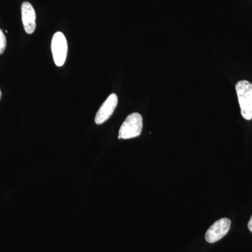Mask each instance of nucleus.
Returning <instances> with one entry per match:
<instances>
[{
  "instance_id": "8",
  "label": "nucleus",
  "mask_w": 252,
  "mask_h": 252,
  "mask_svg": "<svg viewBox=\"0 0 252 252\" xmlns=\"http://www.w3.org/2000/svg\"><path fill=\"white\" fill-rule=\"evenodd\" d=\"M248 228L250 229V231L252 233V216L251 219H250V221L248 223Z\"/></svg>"
},
{
  "instance_id": "4",
  "label": "nucleus",
  "mask_w": 252,
  "mask_h": 252,
  "mask_svg": "<svg viewBox=\"0 0 252 252\" xmlns=\"http://www.w3.org/2000/svg\"><path fill=\"white\" fill-rule=\"evenodd\" d=\"M231 221L229 219L222 218L210 226L205 234L207 243H215L223 238L229 231Z\"/></svg>"
},
{
  "instance_id": "9",
  "label": "nucleus",
  "mask_w": 252,
  "mask_h": 252,
  "mask_svg": "<svg viewBox=\"0 0 252 252\" xmlns=\"http://www.w3.org/2000/svg\"><path fill=\"white\" fill-rule=\"evenodd\" d=\"M1 90H0V100H1Z\"/></svg>"
},
{
  "instance_id": "7",
  "label": "nucleus",
  "mask_w": 252,
  "mask_h": 252,
  "mask_svg": "<svg viewBox=\"0 0 252 252\" xmlns=\"http://www.w3.org/2000/svg\"><path fill=\"white\" fill-rule=\"evenodd\" d=\"M6 47V39L4 33L0 29V55L4 52Z\"/></svg>"
},
{
  "instance_id": "5",
  "label": "nucleus",
  "mask_w": 252,
  "mask_h": 252,
  "mask_svg": "<svg viewBox=\"0 0 252 252\" xmlns=\"http://www.w3.org/2000/svg\"><path fill=\"white\" fill-rule=\"evenodd\" d=\"M118 104V97L115 94H111L104 101L98 112H97L94 119V122L97 125L104 124L112 117L115 109L117 108Z\"/></svg>"
},
{
  "instance_id": "1",
  "label": "nucleus",
  "mask_w": 252,
  "mask_h": 252,
  "mask_svg": "<svg viewBox=\"0 0 252 252\" xmlns=\"http://www.w3.org/2000/svg\"><path fill=\"white\" fill-rule=\"evenodd\" d=\"M241 114L246 120L252 119V84L240 81L235 86Z\"/></svg>"
},
{
  "instance_id": "2",
  "label": "nucleus",
  "mask_w": 252,
  "mask_h": 252,
  "mask_svg": "<svg viewBox=\"0 0 252 252\" xmlns=\"http://www.w3.org/2000/svg\"><path fill=\"white\" fill-rule=\"evenodd\" d=\"M143 127V120L139 113H132L123 123L119 132V139L127 140L140 135Z\"/></svg>"
},
{
  "instance_id": "3",
  "label": "nucleus",
  "mask_w": 252,
  "mask_h": 252,
  "mask_svg": "<svg viewBox=\"0 0 252 252\" xmlns=\"http://www.w3.org/2000/svg\"><path fill=\"white\" fill-rule=\"evenodd\" d=\"M51 51L55 64L62 67L65 63L67 54V41L61 32L55 33L51 41Z\"/></svg>"
},
{
  "instance_id": "6",
  "label": "nucleus",
  "mask_w": 252,
  "mask_h": 252,
  "mask_svg": "<svg viewBox=\"0 0 252 252\" xmlns=\"http://www.w3.org/2000/svg\"><path fill=\"white\" fill-rule=\"evenodd\" d=\"M22 21L25 31L31 34L36 29V14L31 3L25 1L21 6Z\"/></svg>"
}]
</instances>
